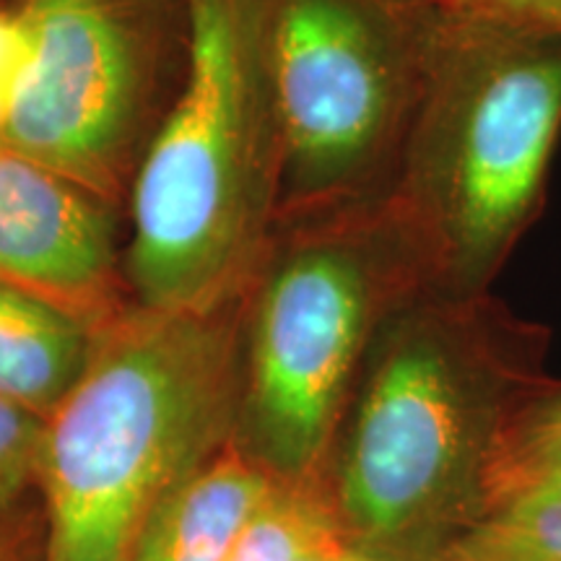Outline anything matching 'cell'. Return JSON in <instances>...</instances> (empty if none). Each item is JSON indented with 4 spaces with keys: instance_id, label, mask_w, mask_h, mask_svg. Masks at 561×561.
Returning <instances> with one entry per match:
<instances>
[{
    "instance_id": "cell-1",
    "label": "cell",
    "mask_w": 561,
    "mask_h": 561,
    "mask_svg": "<svg viewBox=\"0 0 561 561\" xmlns=\"http://www.w3.org/2000/svg\"><path fill=\"white\" fill-rule=\"evenodd\" d=\"M187 79L133 178L123 271L146 310L244 297L276 231L286 138L261 0H187Z\"/></svg>"
},
{
    "instance_id": "cell-2",
    "label": "cell",
    "mask_w": 561,
    "mask_h": 561,
    "mask_svg": "<svg viewBox=\"0 0 561 561\" xmlns=\"http://www.w3.org/2000/svg\"><path fill=\"white\" fill-rule=\"evenodd\" d=\"M242 299L206 312L133 301L45 419V561H130L153 510L219 437L242 351Z\"/></svg>"
},
{
    "instance_id": "cell-3",
    "label": "cell",
    "mask_w": 561,
    "mask_h": 561,
    "mask_svg": "<svg viewBox=\"0 0 561 561\" xmlns=\"http://www.w3.org/2000/svg\"><path fill=\"white\" fill-rule=\"evenodd\" d=\"M561 140V30L447 5L388 195L430 294H481L543 206Z\"/></svg>"
},
{
    "instance_id": "cell-4",
    "label": "cell",
    "mask_w": 561,
    "mask_h": 561,
    "mask_svg": "<svg viewBox=\"0 0 561 561\" xmlns=\"http://www.w3.org/2000/svg\"><path fill=\"white\" fill-rule=\"evenodd\" d=\"M426 291L416 244L388 198L276 224L244 291L242 333L252 430L278 473L318 460L362 354Z\"/></svg>"
},
{
    "instance_id": "cell-5",
    "label": "cell",
    "mask_w": 561,
    "mask_h": 561,
    "mask_svg": "<svg viewBox=\"0 0 561 561\" xmlns=\"http://www.w3.org/2000/svg\"><path fill=\"white\" fill-rule=\"evenodd\" d=\"M286 138L278 221L388 198L445 0H261Z\"/></svg>"
},
{
    "instance_id": "cell-6",
    "label": "cell",
    "mask_w": 561,
    "mask_h": 561,
    "mask_svg": "<svg viewBox=\"0 0 561 561\" xmlns=\"http://www.w3.org/2000/svg\"><path fill=\"white\" fill-rule=\"evenodd\" d=\"M26 68L5 146L125 208L187 79V0H13Z\"/></svg>"
},
{
    "instance_id": "cell-7",
    "label": "cell",
    "mask_w": 561,
    "mask_h": 561,
    "mask_svg": "<svg viewBox=\"0 0 561 561\" xmlns=\"http://www.w3.org/2000/svg\"><path fill=\"white\" fill-rule=\"evenodd\" d=\"M525 335L481 294H419L382 322L341 473L351 528L388 541L439 510L471 439L468 392Z\"/></svg>"
},
{
    "instance_id": "cell-8",
    "label": "cell",
    "mask_w": 561,
    "mask_h": 561,
    "mask_svg": "<svg viewBox=\"0 0 561 561\" xmlns=\"http://www.w3.org/2000/svg\"><path fill=\"white\" fill-rule=\"evenodd\" d=\"M125 208L24 153L0 151V280L102 328L133 305Z\"/></svg>"
},
{
    "instance_id": "cell-9",
    "label": "cell",
    "mask_w": 561,
    "mask_h": 561,
    "mask_svg": "<svg viewBox=\"0 0 561 561\" xmlns=\"http://www.w3.org/2000/svg\"><path fill=\"white\" fill-rule=\"evenodd\" d=\"M273 491L237 453L201 462L153 510L130 561H224Z\"/></svg>"
},
{
    "instance_id": "cell-10",
    "label": "cell",
    "mask_w": 561,
    "mask_h": 561,
    "mask_svg": "<svg viewBox=\"0 0 561 561\" xmlns=\"http://www.w3.org/2000/svg\"><path fill=\"white\" fill-rule=\"evenodd\" d=\"M96 331L66 307L0 280V398L50 416L87 369Z\"/></svg>"
},
{
    "instance_id": "cell-11",
    "label": "cell",
    "mask_w": 561,
    "mask_h": 561,
    "mask_svg": "<svg viewBox=\"0 0 561 561\" xmlns=\"http://www.w3.org/2000/svg\"><path fill=\"white\" fill-rule=\"evenodd\" d=\"M494 494L462 561H561V471L500 479Z\"/></svg>"
},
{
    "instance_id": "cell-12",
    "label": "cell",
    "mask_w": 561,
    "mask_h": 561,
    "mask_svg": "<svg viewBox=\"0 0 561 561\" xmlns=\"http://www.w3.org/2000/svg\"><path fill=\"white\" fill-rule=\"evenodd\" d=\"M328 533L331 523L312 502L276 489L224 561H294Z\"/></svg>"
},
{
    "instance_id": "cell-13",
    "label": "cell",
    "mask_w": 561,
    "mask_h": 561,
    "mask_svg": "<svg viewBox=\"0 0 561 561\" xmlns=\"http://www.w3.org/2000/svg\"><path fill=\"white\" fill-rule=\"evenodd\" d=\"M561 471V390L525 411L507 437L500 479Z\"/></svg>"
},
{
    "instance_id": "cell-14",
    "label": "cell",
    "mask_w": 561,
    "mask_h": 561,
    "mask_svg": "<svg viewBox=\"0 0 561 561\" xmlns=\"http://www.w3.org/2000/svg\"><path fill=\"white\" fill-rule=\"evenodd\" d=\"M45 416L0 398V512L19 500L39 471Z\"/></svg>"
},
{
    "instance_id": "cell-15",
    "label": "cell",
    "mask_w": 561,
    "mask_h": 561,
    "mask_svg": "<svg viewBox=\"0 0 561 561\" xmlns=\"http://www.w3.org/2000/svg\"><path fill=\"white\" fill-rule=\"evenodd\" d=\"M455 11L510 21V24L561 30V0H445Z\"/></svg>"
},
{
    "instance_id": "cell-16",
    "label": "cell",
    "mask_w": 561,
    "mask_h": 561,
    "mask_svg": "<svg viewBox=\"0 0 561 561\" xmlns=\"http://www.w3.org/2000/svg\"><path fill=\"white\" fill-rule=\"evenodd\" d=\"M26 68V32L13 0H0V96L13 102Z\"/></svg>"
},
{
    "instance_id": "cell-17",
    "label": "cell",
    "mask_w": 561,
    "mask_h": 561,
    "mask_svg": "<svg viewBox=\"0 0 561 561\" xmlns=\"http://www.w3.org/2000/svg\"><path fill=\"white\" fill-rule=\"evenodd\" d=\"M343 557H346V549H343L333 533H328L320 541H314L310 549L301 551L294 561H343Z\"/></svg>"
},
{
    "instance_id": "cell-18",
    "label": "cell",
    "mask_w": 561,
    "mask_h": 561,
    "mask_svg": "<svg viewBox=\"0 0 561 561\" xmlns=\"http://www.w3.org/2000/svg\"><path fill=\"white\" fill-rule=\"evenodd\" d=\"M5 125H9V102L0 96V151L9 149V146H5Z\"/></svg>"
},
{
    "instance_id": "cell-19",
    "label": "cell",
    "mask_w": 561,
    "mask_h": 561,
    "mask_svg": "<svg viewBox=\"0 0 561 561\" xmlns=\"http://www.w3.org/2000/svg\"><path fill=\"white\" fill-rule=\"evenodd\" d=\"M343 561H377V559H371V557H367V553H362V551L346 549V557H343Z\"/></svg>"
}]
</instances>
